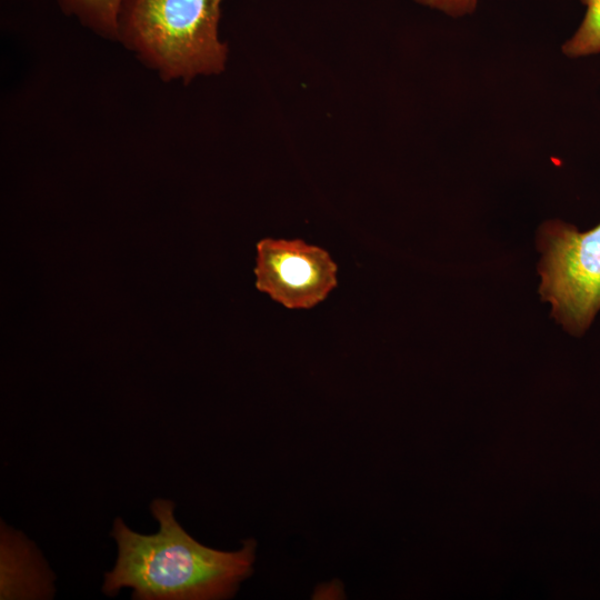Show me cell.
I'll return each mask as SVG.
<instances>
[{"label":"cell","mask_w":600,"mask_h":600,"mask_svg":"<svg viewBox=\"0 0 600 600\" xmlns=\"http://www.w3.org/2000/svg\"><path fill=\"white\" fill-rule=\"evenodd\" d=\"M257 252V288L289 309L312 308L337 286V264L319 247L267 238Z\"/></svg>","instance_id":"277c9868"},{"label":"cell","mask_w":600,"mask_h":600,"mask_svg":"<svg viewBox=\"0 0 600 600\" xmlns=\"http://www.w3.org/2000/svg\"><path fill=\"white\" fill-rule=\"evenodd\" d=\"M53 576L22 534L1 524V599H44L53 594Z\"/></svg>","instance_id":"5b68a950"},{"label":"cell","mask_w":600,"mask_h":600,"mask_svg":"<svg viewBox=\"0 0 600 600\" xmlns=\"http://www.w3.org/2000/svg\"><path fill=\"white\" fill-rule=\"evenodd\" d=\"M223 0H124L118 39L163 80L220 73L228 47L219 37Z\"/></svg>","instance_id":"7a4b0ae2"},{"label":"cell","mask_w":600,"mask_h":600,"mask_svg":"<svg viewBox=\"0 0 600 600\" xmlns=\"http://www.w3.org/2000/svg\"><path fill=\"white\" fill-rule=\"evenodd\" d=\"M539 264L543 301L552 317L580 336L600 310V223L580 232L562 221H548L540 230Z\"/></svg>","instance_id":"3957f363"},{"label":"cell","mask_w":600,"mask_h":600,"mask_svg":"<svg viewBox=\"0 0 600 600\" xmlns=\"http://www.w3.org/2000/svg\"><path fill=\"white\" fill-rule=\"evenodd\" d=\"M150 510L160 527L153 534L131 530L121 518L114 520L111 536L118 557L104 574V594L113 597L131 588L132 599L138 600H221L234 596L252 574L253 539L236 551L212 549L179 524L172 501L154 499Z\"/></svg>","instance_id":"6da1fadb"},{"label":"cell","mask_w":600,"mask_h":600,"mask_svg":"<svg viewBox=\"0 0 600 600\" xmlns=\"http://www.w3.org/2000/svg\"><path fill=\"white\" fill-rule=\"evenodd\" d=\"M124 0H58L62 11L93 32L118 39V17Z\"/></svg>","instance_id":"8992f818"},{"label":"cell","mask_w":600,"mask_h":600,"mask_svg":"<svg viewBox=\"0 0 600 600\" xmlns=\"http://www.w3.org/2000/svg\"><path fill=\"white\" fill-rule=\"evenodd\" d=\"M584 17L574 34L562 44L568 58H581L600 52V0H580Z\"/></svg>","instance_id":"52a82bcc"},{"label":"cell","mask_w":600,"mask_h":600,"mask_svg":"<svg viewBox=\"0 0 600 600\" xmlns=\"http://www.w3.org/2000/svg\"><path fill=\"white\" fill-rule=\"evenodd\" d=\"M416 2L437 9L451 17H462L471 14L476 8L478 0H414Z\"/></svg>","instance_id":"ba28073f"}]
</instances>
